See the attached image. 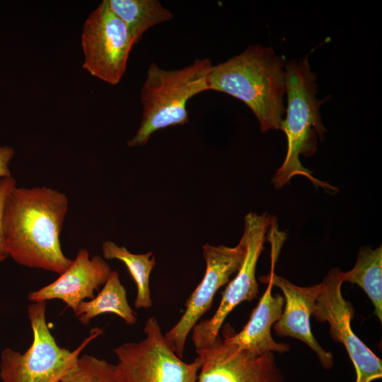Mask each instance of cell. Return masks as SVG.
I'll return each instance as SVG.
<instances>
[{
  "label": "cell",
  "instance_id": "ba28073f",
  "mask_svg": "<svg viewBox=\"0 0 382 382\" xmlns=\"http://www.w3.org/2000/svg\"><path fill=\"white\" fill-rule=\"evenodd\" d=\"M83 68L94 77L117 85L126 71L134 45L126 25L103 0L86 20L81 33Z\"/></svg>",
  "mask_w": 382,
  "mask_h": 382
},
{
  "label": "cell",
  "instance_id": "7a4b0ae2",
  "mask_svg": "<svg viewBox=\"0 0 382 382\" xmlns=\"http://www.w3.org/2000/svg\"><path fill=\"white\" fill-rule=\"evenodd\" d=\"M284 64L272 48L251 45L226 62L212 65L209 91L243 102L257 119L262 132L279 129L286 110Z\"/></svg>",
  "mask_w": 382,
  "mask_h": 382
},
{
  "label": "cell",
  "instance_id": "d6986e66",
  "mask_svg": "<svg viewBox=\"0 0 382 382\" xmlns=\"http://www.w3.org/2000/svg\"><path fill=\"white\" fill-rule=\"evenodd\" d=\"M61 382H121L117 364L90 354L79 356Z\"/></svg>",
  "mask_w": 382,
  "mask_h": 382
},
{
  "label": "cell",
  "instance_id": "7402d4cb",
  "mask_svg": "<svg viewBox=\"0 0 382 382\" xmlns=\"http://www.w3.org/2000/svg\"><path fill=\"white\" fill-rule=\"evenodd\" d=\"M7 257H8V255H6L5 254L0 253V262L4 261Z\"/></svg>",
  "mask_w": 382,
  "mask_h": 382
},
{
  "label": "cell",
  "instance_id": "9a60e30c",
  "mask_svg": "<svg viewBox=\"0 0 382 382\" xmlns=\"http://www.w3.org/2000/svg\"><path fill=\"white\" fill-rule=\"evenodd\" d=\"M74 313L83 325L103 313H113L127 325H134L137 320L136 313L129 304L126 289L115 270L111 272L100 291L93 298L81 301Z\"/></svg>",
  "mask_w": 382,
  "mask_h": 382
},
{
  "label": "cell",
  "instance_id": "7c38bea8",
  "mask_svg": "<svg viewBox=\"0 0 382 382\" xmlns=\"http://www.w3.org/2000/svg\"><path fill=\"white\" fill-rule=\"evenodd\" d=\"M272 270L262 277L271 281L273 286L279 288L284 298V306L279 319L274 324L276 335L292 337L307 345L317 355L321 365L330 369L334 364L332 354L325 350L313 336L311 327V318L315 309L320 289V283L310 286H299L284 277L274 273V264L281 245L272 243Z\"/></svg>",
  "mask_w": 382,
  "mask_h": 382
},
{
  "label": "cell",
  "instance_id": "6da1fadb",
  "mask_svg": "<svg viewBox=\"0 0 382 382\" xmlns=\"http://www.w3.org/2000/svg\"><path fill=\"white\" fill-rule=\"evenodd\" d=\"M66 196L47 187H13L6 199L3 236L7 255L17 263L61 274L71 265L60 243Z\"/></svg>",
  "mask_w": 382,
  "mask_h": 382
},
{
  "label": "cell",
  "instance_id": "e0dca14e",
  "mask_svg": "<svg viewBox=\"0 0 382 382\" xmlns=\"http://www.w3.org/2000/svg\"><path fill=\"white\" fill-rule=\"evenodd\" d=\"M106 1L110 9L126 25L134 45L149 28L173 18V14L158 0Z\"/></svg>",
  "mask_w": 382,
  "mask_h": 382
},
{
  "label": "cell",
  "instance_id": "8992f818",
  "mask_svg": "<svg viewBox=\"0 0 382 382\" xmlns=\"http://www.w3.org/2000/svg\"><path fill=\"white\" fill-rule=\"evenodd\" d=\"M145 337L113 349L121 382H198L200 361L185 362L170 347L154 317L146 321Z\"/></svg>",
  "mask_w": 382,
  "mask_h": 382
},
{
  "label": "cell",
  "instance_id": "30bf717a",
  "mask_svg": "<svg viewBox=\"0 0 382 382\" xmlns=\"http://www.w3.org/2000/svg\"><path fill=\"white\" fill-rule=\"evenodd\" d=\"M246 242L242 236L238 245L228 247L206 243L202 256L206 270L200 283L185 303V311L178 323L165 335L174 352L183 357L186 341L195 325L212 306L217 291L230 282L241 267L246 255Z\"/></svg>",
  "mask_w": 382,
  "mask_h": 382
},
{
  "label": "cell",
  "instance_id": "3957f363",
  "mask_svg": "<svg viewBox=\"0 0 382 382\" xmlns=\"http://www.w3.org/2000/svg\"><path fill=\"white\" fill-rule=\"evenodd\" d=\"M287 106L286 117L279 129L285 134L287 150L282 166L272 179L276 189H280L296 175L308 179L315 187L330 193L337 188L320 180L301 163L300 156L311 157L316 153L318 141H323L327 132L323 124L319 108L328 99L316 97L317 76L311 69L308 56L300 60L285 61Z\"/></svg>",
  "mask_w": 382,
  "mask_h": 382
},
{
  "label": "cell",
  "instance_id": "2e32d148",
  "mask_svg": "<svg viewBox=\"0 0 382 382\" xmlns=\"http://www.w3.org/2000/svg\"><path fill=\"white\" fill-rule=\"evenodd\" d=\"M342 282L357 284L371 300L374 315L382 321V248L366 245L359 249L352 270L342 272Z\"/></svg>",
  "mask_w": 382,
  "mask_h": 382
},
{
  "label": "cell",
  "instance_id": "ac0fdd59",
  "mask_svg": "<svg viewBox=\"0 0 382 382\" xmlns=\"http://www.w3.org/2000/svg\"><path fill=\"white\" fill-rule=\"evenodd\" d=\"M103 258L118 260L127 267L137 286L134 301L136 308H149L153 305L149 286L150 274L156 265V258L152 251L142 254L129 252L125 246H119L111 241L102 245Z\"/></svg>",
  "mask_w": 382,
  "mask_h": 382
},
{
  "label": "cell",
  "instance_id": "44dd1931",
  "mask_svg": "<svg viewBox=\"0 0 382 382\" xmlns=\"http://www.w3.org/2000/svg\"><path fill=\"white\" fill-rule=\"evenodd\" d=\"M14 149L8 146H0V178L11 177L9 163L14 155Z\"/></svg>",
  "mask_w": 382,
  "mask_h": 382
},
{
  "label": "cell",
  "instance_id": "ffe728a7",
  "mask_svg": "<svg viewBox=\"0 0 382 382\" xmlns=\"http://www.w3.org/2000/svg\"><path fill=\"white\" fill-rule=\"evenodd\" d=\"M16 186V181L13 177L0 180V253L7 255L3 236V215L6 199L10 190Z\"/></svg>",
  "mask_w": 382,
  "mask_h": 382
},
{
  "label": "cell",
  "instance_id": "5b68a950",
  "mask_svg": "<svg viewBox=\"0 0 382 382\" xmlns=\"http://www.w3.org/2000/svg\"><path fill=\"white\" fill-rule=\"evenodd\" d=\"M33 331V342L21 354L11 348L1 354V382H61L82 349L101 333V328L91 330L89 336L74 350L58 345L46 320V302L28 306Z\"/></svg>",
  "mask_w": 382,
  "mask_h": 382
},
{
  "label": "cell",
  "instance_id": "52a82bcc",
  "mask_svg": "<svg viewBox=\"0 0 382 382\" xmlns=\"http://www.w3.org/2000/svg\"><path fill=\"white\" fill-rule=\"evenodd\" d=\"M271 216L250 212L244 218L243 236L246 242L244 261L222 293L221 300L210 318L199 321L192 330L195 351L209 347L219 337V331L228 315L240 303L250 301L259 294L255 277L257 263L269 231Z\"/></svg>",
  "mask_w": 382,
  "mask_h": 382
},
{
  "label": "cell",
  "instance_id": "4fadbf2b",
  "mask_svg": "<svg viewBox=\"0 0 382 382\" xmlns=\"http://www.w3.org/2000/svg\"><path fill=\"white\" fill-rule=\"evenodd\" d=\"M112 271L103 257H90L88 251L81 248L66 271L52 283L30 292L28 299L33 303L61 300L75 312L81 301L95 296V290L105 283Z\"/></svg>",
  "mask_w": 382,
  "mask_h": 382
},
{
  "label": "cell",
  "instance_id": "9c48e42d",
  "mask_svg": "<svg viewBox=\"0 0 382 382\" xmlns=\"http://www.w3.org/2000/svg\"><path fill=\"white\" fill-rule=\"evenodd\" d=\"M342 283L340 268L328 271L320 282L312 316L318 322H328L332 340L345 347L355 370V382H373L382 378V361L353 332L354 310L342 296Z\"/></svg>",
  "mask_w": 382,
  "mask_h": 382
},
{
  "label": "cell",
  "instance_id": "5bb4252c",
  "mask_svg": "<svg viewBox=\"0 0 382 382\" xmlns=\"http://www.w3.org/2000/svg\"><path fill=\"white\" fill-rule=\"evenodd\" d=\"M267 287L253 309L250 317L238 333L231 327L223 330V339L256 354L267 352L285 353L289 350L286 343L277 342L272 336V327L279 319L284 306V298L280 294H272V284L269 279L259 278Z\"/></svg>",
  "mask_w": 382,
  "mask_h": 382
},
{
  "label": "cell",
  "instance_id": "277c9868",
  "mask_svg": "<svg viewBox=\"0 0 382 382\" xmlns=\"http://www.w3.org/2000/svg\"><path fill=\"white\" fill-rule=\"evenodd\" d=\"M212 64L197 58L182 69H164L150 64L140 93L143 114L139 129L127 142L130 147L144 146L156 131L188 122L187 102L209 91L208 76Z\"/></svg>",
  "mask_w": 382,
  "mask_h": 382
},
{
  "label": "cell",
  "instance_id": "8fae6325",
  "mask_svg": "<svg viewBox=\"0 0 382 382\" xmlns=\"http://www.w3.org/2000/svg\"><path fill=\"white\" fill-rule=\"evenodd\" d=\"M196 353L200 361L198 382H284L273 352L256 354L219 336Z\"/></svg>",
  "mask_w": 382,
  "mask_h": 382
}]
</instances>
